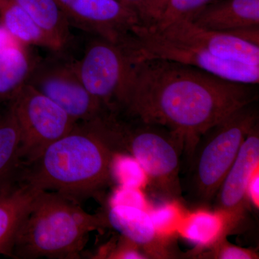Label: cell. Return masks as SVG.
<instances>
[{"mask_svg": "<svg viewBox=\"0 0 259 259\" xmlns=\"http://www.w3.org/2000/svg\"><path fill=\"white\" fill-rule=\"evenodd\" d=\"M246 198L248 202L255 209L259 208V168H256L250 177L246 187Z\"/></svg>", "mask_w": 259, "mask_h": 259, "instance_id": "obj_28", "label": "cell"}, {"mask_svg": "<svg viewBox=\"0 0 259 259\" xmlns=\"http://www.w3.org/2000/svg\"><path fill=\"white\" fill-rule=\"evenodd\" d=\"M110 205H123L149 209L151 206L141 189L118 186L112 194Z\"/></svg>", "mask_w": 259, "mask_h": 259, "instance_id": "obj_25", "label": "cell"}, {"mask_svg": "<svg viewBox=\"0 0 259 259\" xmlns=\"http://www.w3.org/2000/svg\"><path fill=\"white\" fill-rule=\"evenodd\" d=\"M187 211L177 199H168L164 203L149 209L155 229L166 241L178 235V230Z\"/></svg>", "mask_w": 259, "mask_h": 259, "instance_id": "obj_22", "label": "cell"}, {"mask_svg": "<svg viewBox=\"0 0 259 259\" xmlns=\"http://www.w3.org/2000/svg\"><path fill=\"white\" fill-rule=\"evenodd\" d=\"M21 135L11 107L0 116V190L18 180Z\"/></svg>", "mask_w": 259, "mask_h": 259, "instance_id": "obj_18", "label": "cell"}, {"mask_svg": "<svg viewBox=\"0 0 259 259\" xmlns=\"http://www.w3.org/2000/svg\"><path fill=\"white\" fill-rule=\"evenodd\" d=\"M139 59L134 33L122 41L95 36L76 61V69L89 93L107 111L120 113L128 100Z\"/></svg>", "mask_w": 259, "mask_h": 259, "instance_id": "obj_6", "label": "cell"}, {"mask_svg": "<svg viewBox=\"0 0 259 259\" xmlns=\"http://www.w3.org/2000/svg\"><path fill=\"white\" fill-rule=\"evenodd\" d=\"M149 209L110 205L106 217L109 226L137 245L148 258H171L174 254L169 248L170 241L158 234Z\"/></svg>", "mask_w": 259, "mask_h": 259, "instance_id": "obj_13", "label": "cell"}, {"mask_svg": "<svg viewBox=\"0 0 259 259\" xmlns=\"http://www.w3.org/2000/svg\"><path fill=\"white\" fill-rule=\"evenodd\" d=\"M10 101L21 135V168L36 160L46 148L77 123L55 102L28 83L19 89Z\"/></svg>", "mask_w": 259, "mask_h": 259, "instance_id": "obj_7", "label": "cell"}, {"mask_svg": "<svg viewBox=\"0 0 259 259\" xmlns=\"http://www.w3.org/2000/svg\"><path fill=\"white\" fill-rule=\"evenodd\" d=\"M233 231L226 214L214 209L187 211L178 230V235L203 250L215 245Z\"/></svg>", "mask_w": 259, "mask_h": 259, "instance_id": "obj_16", "label": "cell"}, {"mask_svg": "<svg viewBox=\"0 0 259 259\" xmlns=\"http://www.w3.org/2000/svg\"><path fill=\"white\" fill-rule=\"evenodd\" d=\"M257 101L232 112L199 137L190 154L189 195L199 204L214 200L243 141L258 124Z\"/></svg>", "mask_w": 259, "mask_h": 259, "instance_id": "obj_4", "label": "cell"}, {"mask_svg": "<svg viewBox=\"0 0 259 259\" xmlns=\"http://www.w3.org/2000/svg\"><path fill=\"white\" fill-rule=\"evenodd\" d=\"M122 120L117 114L119 148L136 158L147 174L156 193L169 199L182 194L180 180L183 138L171 130L138 119Z\"/></svg>", "mask_w": 259, "mask_h": 259, "instance_id": "obj_5", "label": "cell"}, {"mask_svg": "<svg viewBox=\"0 0 259 259\" xmlns=\"http://www.w3.org/2000/svg\"><path fill=\"white\" fill-rule=\"evenodd\" d=\"M209 251L201 253V258L214 259H258V253L250 248H242L232 244L223 238L215 245L208 248Z\"/></svg>", "mask_w": 259, "mask_h": 259, "instance_id": "obj_24", "label": "cell"}, {"mask_svg": "<svg viewBox=\"0 0 259 259\" xmlns=\"http://www.w3.org/2000/svg\"><path fill=\"white\" fill-rule=\"evenodd\" d=\"M108 226L106 214H90L60 194L40 191L17 231L11 257L78 258L89 234Z\"/></svg>", "mask_w": 259, "mask_h": 259, "instance_id": "obj_3", "label": "cell"}, {"mask_svg": "<svg viewBox=\"0 0 259 259\" xmlns=\"http://www.w3.org/2000/svg\"><path fill=\"white\" fill-rule=\"evenodd\" d=\"M19 44H21L15 39L8 30L0 23V51Z\"/></svg>", "mask_w": 259, "mask_h": 259, "instance_id": "obj_30", "label": "cell"}, {"mask_svg": "<svg viewBox=\"0 0 259 259\" xmlns=\"http://www.w3.org/2000/svg\"><path fill=\"white\" fill-rule=\"evenodd\" d=\"M258 168L259 127L257 124L245 138L214 199V209L226 214L232 230L244 219L248 204L247 185Z\"/></svg>", "mask_w": 259, "mask_h": 259, "instance_id": "obj_11", "label": "cell"}, {"mask_svg": "<svg viewBox=\"0 0 259 259\" xmlns=\"http://www.w3.org/2000/svg\"><path fill=\"white\" fill-rule=\"evenodd\" d=\"M23 44L0 51V101L11 100L26 83L35 61H32Z\"/></svg>", "mask_w": 259, "mask_h": 259, "instance_id": "obj_20", "label": "cell"}, {"mask_svg": "<svg viewBox=\"0 0 259 259\" xmlns=\"http://www.w3.org/2000/svg\"><path fill=\"white\" fill-rule=\"evenodd\" d=\"M117 152L121 151L116 114L106 112L78 122L36 160L22 167L18 179L37 190L79 203L99 193L112 180L110 165Z\"/></svg>", "mask_w": 259, "mask_h": 259, "instance_id": "obj_2", "label": "cell"}, {"mask_svg": "<svg viewBox=\"0 0 259 259\" xmlns=\"http://www.w3.org/2000/svg\"><path fill=\"white\" fill-rule=\"evenodd\" d=\"M108 258L146 259L148 258L137 245L122 236L117 246L110 250Z\"/></svg>", "mask_w": 259, "mask_h": 259, "instance_id": "obj_26", "label": "cell"}, {"mask_svg": "<svg viewBox=\"0 0 259 259\" xmlns=\"http://www.w3.org/2000/svg\"><path fill=\"white\" fill-rule=\"evenodd\" d=\"M169 0H146L142 25H152L161 18Z\"/></svg>", "mask_w": 259, "mask_h": 259, "instance_id": "obj_27", "label": "cell"}, {"mask_svg": "<svg viewBox=\"0 0 259 259\" xmlns=\"http://www.w3.org/2000/svg\"><path fill=\"white\" fill-rule=\"evenodd\" d=\"M112 180L119 186L144 190L149 184L147 174L139 161L126 152H117L110 165Z\"/></svg>", "mask_w": 259, "mask_h": 259, "instance_id": "obj_21", "label": "cell"}, {"mask_svg": "<svg viewBox=\"0 0 259 259\" xmlns=\"http://www.w3.org/2000/svg\"><path fill=\"white\" fill-rule=\"evenodd\" d=\"M121 5L135 12L140 18L141 24L144 20L145 2L146 0H117Z\"/></svg>", "mask_w": 259, "mask_h": 259, "instance_id": "obj_29", "label": "cell"}, {"mask_svg": "<svg viewBox=\"0 0 259 259\" xmlns=\"http://www.w3.org/2000/svg\"><path fill=\"white\" fill-rule=\"evenodd\" d=\"M217 0H169L161 18L153 28L161 29L176 20H191L194 15L205 7Z\"/></svg>", "mask_w": 259, "mask_h": 259, "instance_id": "obj_23", "label": "cell"}, {"mask_svg": "<svg viewBox=\"0 0 259 259\" xmlns=\"http://www.w3.org/2000/svg\"><path fill=\"white\" fill-rule=\"evenodd\" d=\"M258 97V85L223 79L177 61L142 59L136 63L122 112L180 135L190 156L207 129Z\"/></svg>", "mask_w": 259, "mask_h": 259, "instance_id": "obj_1", "label": "cell"}, {"mask_svg": "<svg viewBox=\"0 0 259 259\" xmlns=\"http://www.w3.org/2000/svg\"><path fill=\"white\" fill-rule=\"evenodd\" d=\"M40 191L19 180L0 190V255L11 257L17 231Z\"/></svg>", "mask_w": 259, "mask_h": 259, "instance_id": "obj_15", "label": "cell"}, {"mask_svg": "<svg viewBox=\"0 0 259 259\" xmlns=\"http://www.w3.org/2000/svg\"><path fill=\"white\" fill-rule=\"evenodd\" d=\"M62 50L71 41V25L56 0H13Z\"/></svg>", "mask_w": 259, "mask_h": 259, "instance_id": "obj_19", "label": "cell"}, {"mask_svg": "<svg viewBox=\"0 0 259 259\" xmlns=\"http://www.w3.org/2000/svg\"><path fill=\"white\" fill-rule=\"evenodd\" d=\"M133 33L140 59L156 58L177 61L230 81L248 84L259 83L258 66L216 57L205 51L166 38L148 25H136Z\"/></svg>", "mask_w": 259, "mask_h": 259, "instance_id": "obj_9", "label": "cell"}, {"mask_svg": "<svg viewBox=\"0 0 259 259\" xmlns=\"http://www.w3.org/2000/svg\"><path fill=\"white\" fill-rule=\"evenodd\" d=\"M35 61L26 83L50 98L76 122L108 112L83 84L76 61L59 55Z\"/></svg>", "mask_w": 259, "mask_h": 259, "instance_id": "obj_8", "label": "cell"}, {"mask_svg": "<svg viewBox=\"0 0 259 259\" xmlns=\"http://www.w3.org/2000/svg\"><path fill=\"white\" fill-rule=\"evenodd\" d=\"M190 21L199 28L228 33L259 27V0H217Z\"/></svg>", "mask_w": 259, "mask_h": 259, "instance_id": "obj_14", "label": "cell"}, {"mask_svg": "<svg viewBox=\"0 0 259 259\" xmlns=\"http://www.w3.org/2000/svg\"><path fill=\"white\" fill-rule=\"evenodd\" d=\"M0 23L24 46H36L53 51L62 49L13 0H0Z\"/></svg>", "mask_w": 259, "mask_h": 259, "instance_id": "obj_17", "label": "cell"}, {"mask_svg": "<svg viewBox=\"0 0 259 259\" xmlns=\"http://www.w3.org/2000/svg\"><path fill=\"white\" fill-rule=\"evenodd\" d=\"M71 26L112 41L131 37L139 15L117 0H56Z\"/></svg>", "mask_w": 259, "mask_h": 259, "instance_id": "obj_10", "label": "cell"}, {"mask_svg": "<svg viewBox=\"0 0 259 259\" xmlns=\"http://www.w3.org/2000/svg\"><path fill=\"white\" fill-rule=\"evenodd\" d=\"M152 28L166 38L216 57L259 66V44L233 34L206 30L185 20H176L161 29Z\"/></svg>", "mask_w": 259, "mask_h": 259, "instance_id": "obj_12", "label": "cell"}]
</instances>
